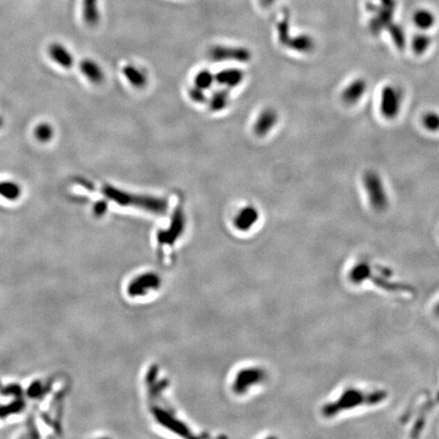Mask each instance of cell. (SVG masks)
<instances>
[{"label": "cell", "instance_id": "1", "mask_svg": "<svg viewBox=\"0 0 439 439\" xmlns=\"http://www.w3.org/2000/svg\"><path fill=\"white\" fill-rule=\"evenodd\" d=\"M102 192L105 197L116 202L119 205L133 206L148 210L153 213H163L168 207V202L165 198L152 195L129 193L111 185H104L102 188Z\"/></svg>", "mask_w": 439, "mask_h": 439}, {"label": "cell", "instance_id": "2", "mask_svg": "<svg viewBox=\"0 0 439 439\" xmlns=\"http://www.w3.org/2000/svg\"><path fill=\"white\" fill-rule=\"evenodd\" d=\"M404 92L397 85L384 86L380 93L379 110L381 115L389 120L396 119L403 108Z\"/></svg>", "mask_w": 439, "mask_h": 439}, {"label": "cell", "instance_id": "3", "mask_svg": "<svg viewBox=\"0 0 439 439\" xmlns=\"http://www.w3.org/2000/svg\"><path fill=\"white\" fill-rule=\"evenodd\" d=\"M362 181L370 204L376 209L386 208L389 204V196L381 176L376 171L369 170L364 173Z\"/></svg>", "mask_w": 439, "mask_h": 439}, {"label": "cell", "instance_id": "4", "mask_svg": "<svg viewBox=\"0 0 439 439\" xmlns=\"http://www.w3.org/2000/svg\"><path fill=\"white\" fill-rule=\"evenodd\" d=\"M208 57L213 61L247 62L251 59V52L243 47L216 45L209 49Z\"/></svg>", "mask_w": 439, "mask_h": 439}, {"label": "cell", "instance_id": "5", "mask_svg": "<svg viewBox=\"0 0 439 439\" xmlns=\"http://www.w3.org/2000/svg\"><path fill=\"white\" fill-rule=\"evenodd\" d=\"M279 121V114L272 108L263 109L258 114L253 125V131L257 136H265Z\"/></svg>", "mask_w": 439, "mask_h": 439}, {"label": "cell", "instance_id": "6", "mask_svg": "<svg viewBox=\"0 0 439 439\" xmlns=\"http://www.w3.org/2000/svg\"><path fill=\"white\" fill-rule=\"evenodd\" d=\"M367 92V82L364 79H355L349 83L342 92V100L347 105H355Z\"/></svg>", "mask_w": 439, "mask_h": 439}, {"label": "cell", "instance_id": "7", "mask_svg": "<svg viewBox=\"0 0 439 439\" xmlns=\"http://www.w3.org/2000/svg\"><path fill=\"white\" fill-rule=\"evenodd\" d=\"M258 220V211L252 205H247L241 208L234 216V226L238 230L246 231L250 229Z\"/></svg>", "mask_w": 439, "mask_h": 439}, {"label": "cell", "instance_id": "8", "mask_svg": "<svg viewBox=\"0 0 439 439\" xmlns=\"http://www.w3.org/2000/svg\"><path fill=\"white\" fill-rule=\"evenodd\" d=\"M245 74L240 68H226L214 76V82L228 88H235L243 82Z\"/></svg>", "mask_w": 439, "mask_h": 439}, {"label": "cell", "instance_id": "9", "mask_svg": "<svg viewBox=\"0 0 439 439\" xmlns=\"http://www.w3.org/2000/svg\"><path fill=\"white\" fill-rule=\"evenodd\" d=\"M50 57L63 68H70L74 65L75 59L71 53L61 44L54 43L49 47Z\"/></svg>", "mask_w": 439, "mask_h": 439}, {"label": "cell", "instance_id": "10", "mask_svg": "<svg viewBox=\"0 0 439 439\" xmlns=\"http://www.w3.org/2000/svg\"><path fill=\"white\" fill-rule=\"evenodd\" d=\"M82 74L94 85H101L105 80V75L101 66L92 59H84L80 63Z\"/></svg>", "mask_w": 439, "mask_h": 439}, {"label": "cell", "instance_id": "11", "mask_svg": "<svg viewBox=\"0 0 439 439\" xmlns=\"http://www.w3.org/2000/svg\"><path fill=\"white\" fill-rule=\"evenodd\" d=\"M123 75L127 82L134 88L142 89L148 85V75L132 64H128L123 68Z\"/></svg>", "mask_w": 439, "mask_h": 439}, {"label": "cell", "instance_id": "12", "mask_svg": "<svg viewBox=\"0 0 439 439\" xmlns=\"http://www.w3.org/2000/svg\"><path fill=\"white\" fill-rule=\"evenodd\" d=\"M84 20L89 26H95L99 23L100 13L98 9V0H84L83 5Z\"/></svg>", "mask_w": 439, "mask_h": 439}, {"label": "cell", "instance_id": "13", "mask_svg": "<svg viewBox=\"0 0 439 439\" xmlns=\"http://www.w3.org/2000/svg\"><path fill=\"white\" fill-rule=\"evenodd\" d=\"M22 188L21 186L14 181H2L0 182V196L15 201L21 197Z\"/></svg>", "mask_w": 439, "mask_h": 439}, {"label": "cell", "instance_id": "14", "mask_svg": "<svg viewBox=\"0 0 439 439\" xmlns=\"http://www.w3.org/2000/svg\"><path fill=\"white\" fill-rule=\"evenodd\" d=\"M229 104V93L226 90L215 92L209 100V109L213 112L224 110Z\"/></svg>", "mask_w": 439, "mask_h": 439}, {"label": "cell", "instance_id": "15", "mask_svg": "<svg viewBox=\"0 0 439 439\" xmlns=\"http://www.w3.org/2000/svg\"><path fill=\"white\" fill-rule=\"evenodd\" d=\"M422 125L429 132L439 131V113L436 111H427L422 116Z\"/></svg>", "mask_w": 439, "mask_h": 439}, {"label": "cell", "instance_id": "16", "mask_svg": "<svg viewBox=\"0 0 439 439\" xmlns=\"http://www.w3.org/2000/svg\"><path fill=\"white\" fill-rule=\"evenodd\" d=\"M34 134H35V137L38 141L45 143V142H48L52 139V137L54 135V130H53V127L51 126V124L43 122V123H40L36 126V128L34 130Z\"/></svg>", "mask_w": 439, "mask_h": 439}, {"label": "cell", "instance_id": "17", "mask_svg": "<svg viewBox=\"0 0 439 439\" xmlns=\"http://www.w3.org/2000/svg\"><path fill=\"white\" fill-rule=\"evenodd\" d=\"M434 21H435L434 16L427 11L418 12L414 16V23L421 30H428L432 28L434 25Z\"/></svg>", "mask_w": 439, "mask_h": 439}, {"label": "cell", "instance_id": "18", "mask_svg": "<svg viewBox=\"0 0 439 439\" xmlns=\"http://www.w3.org/2000/svg\"><path fill=\"white\" fill-rule=\"evenodd\" d=\"M214 82V77L210 71L206 69H202L198 71L194 77V86L205 91L208 90Z\"/></svg>", "mask_w": 439, "mask_h": 439}, {"label": "cell", "instance_id": "19", "mask_svg": "<svg viewBox=\"0 0 439 439\" xmlns=\"http://www.w3.org/2000/svg\"><path fill=\"white\" fill-rule=\"evenodd\" d=\"M430 45H431L430 39L425 35L417 36L416 38H414V40L412 42L413 51L418 55L424 54L429 49Z\"/></svg>", "mask_w": 439, "mask_h": 439}, {"label": "cell", "instance_id": "20", "mask_svg": "<svg viewBox=\"0 0 439 439\" xmlns=\"http://www.w3.org/2000/svg\"><path fill=\"white\" fill-rule=\"evenodd\" d=\"M189 97L193 102L196 103H202L206 101V96L203 90L193 86L192 88L189 89Z\"/></svg>", "mask_w": 439, "mask_h": 439}, {"label": "cell", "instance_id": "21", "mask_svg": "<svg viewBox=\"0 0 439 439\" xmlns=\"http://www.w3.org/2000/svg\"><path fill=\"white\" fill-rule=\"evenodd\" d=\"M107 206H108V203H107V201L106 200H100V201H97L96 203H95V205H94V212L99 216V215H102V214H104L105 212H106V210H107Z\"/></svg>", "mask_w": 439, "mask_h": 439}, {"label": "cell", "instance_id": "22", "mask_svg": "<svg viewBox=\"0 0 439 439\" xmlns=\"http://www.w3.org/2000/svg\"><path fill=\"white\" fill-rule=\"evenodd\" d=\"M76 182L78 183V184H80V185H82L83 187H85V188H87V189H90V190H94V186H93V184L90 182V181H88L87 179H85V178H82V177H79V178H76Z\"/></svg>", "mask_w": 439, "mask_h": 439}, {"label": "cell", "instance_id": "23", "mask_svg": "<svg viewBox=\"0 0 439 439\" xmlns=\"http://www.w3.org/2000/svg\"><path fill=\"white\" fill-rule=\"evenodd\" d=\"M3 125H4V119H3V117H0V128L3 127Z\"/></svg>", "mask_w": 439, "mask_h": 439}, {"label": "cell", "instance_id": "24", "mask_svg": "<svg viewBox=\"0 0 439 439\" xmlns=\"http://www.w3.org/2000/svg\"><path fill=\"white\" fill-rule=\"evenodd\" d=\"M265 2H266V4H269V3L271 2V0H265Z\"/></svg>", "mask_w": 439, "mask_h": 439}]
</instances>
